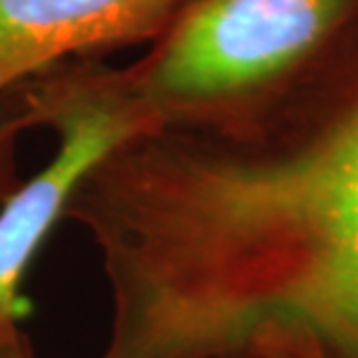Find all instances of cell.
I'll return each instance as SVG.
<instances>
[{"label": "cell", "instance_id": "6da1fadb", "mask_svg": "<svg viewBox=\"0 0 358 358\" xmlns=\"http://www.w3.org/2000/svg\"><path fill=\"white\" fill-rule=\"evenodd\" d=\"M66 221L89 233L110 289L98 358L268 356L303 338L358 349V89L291 140H128Z\"/></svg>", "mask_w": 358, "mask_h": 358}, {"label": "cell", "instance_id": "7a4b0ae2", "mask_svg": "<svg viewBox=\"0 0 358 358\" xmlns=\"http://www.w3.org/2000/svg\"><path fill=\"white\" fill-rule=\"evenodd\" d=\"M358 40V0H191L126 68L152 131L247 133Z\"/></svg>", "mask_w": 358, "mask_h": 358}, {"label": "cell", "instance_id": "3957f363", "mask_svg": "<svg viewBox=\"0 0 358 358\" xmlns=\"http://www.w3.org/2000/svg\"><path fill=\"white\" fill-rule=\"evenodd\" d=\"M12 93H19L17 110L7 114L14 131L49 128L59 147L40 173L17 182L0 200V338L21 331L26 275L54 228L66 221L87 175L124 142L154 133L126 68L100 59L63 63Z\"/></svg>", "mask_w": 358, "mask_h": 358}, {"label": "cell", "instance_id": "277c9868", "mask_svg": "<svg viewBox=\"0 0 358 358\" xmlns=\"http://www.w3.org/2000/svg\"><path fill=\"white\" fill-rule=\"evenodd\" d=\"M191 0H0V98L70 61L154 42Z\"/></svg>", "mask_w": 358, "mask_h": 358}, {"label": "cell", "instance_id": "5b68a950", "mask_svg": "<svg viewBox=\"0 0 358 358\" xmlns=\"http://www.w3.org/2000/svg\"><path fill=\"white\" fill-rule=\"evenodd\" d=\"M17 131L10 126L7 114L0 110V200L14 189V177H12V147Z\"/></svg>", "mask_w": 358, "mask_h": 358}, {"label": "cell", "instance_id": "8992f818", "mask_svg": "<svg viewBox=\"0 0 358 358\" xmlns=\"http://www.w3.org/2000/svg\"><path fill=\"white\" fill-rule=\"evenodd\" d=\"M0 358H35L31 340L24 333V328L0 338Z\"/></svg>", "mask_w": 358, "mask_h": 358}, {"label": "cell", "instance_id": "52a82bcc", "mask_svg": "<svg viewBox=\"0 0 358 358\" xmlns=\"http://www.w3.org/2000/svg\"><path fill=\"white\" fill-rule=\"evenodd\" d=\"M238 358H245V356H238Z\"/></svg>", "mask_w": 358, "mask_h": 358}]
</instances>
